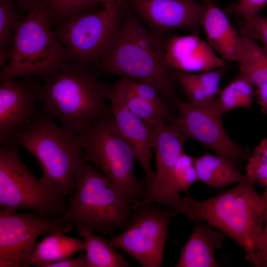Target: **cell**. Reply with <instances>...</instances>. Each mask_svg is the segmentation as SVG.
Listing matches in <instances>:
<instances>
[{
  "label": "cell",
  "mask_w": 267,
  "mask_h": 267,
  "mask_svg": "<svg viewBox=\"0 0 267 267\" xmlns=\"http://www.w3.org/2000/svg\"><path fill=\"white\" fill-rule=\"evenodd\" d=\"M117 82L129 91L149 102L160 110L169 124L174 123L176 117L170 112L158 90L152 85L142 81L120 78Z\"/></svg>",
  "instance_id": "cell-28"
},
{
  "label": "cell",
  "mask_w": 267,
  "mask_h": 267,
  "mask_svg": "<svg viewBox=\"0 0 267 267\" xmlns=\"http://www.w3.org/2000/svg\"><path fill=\"white\" fill-rule=\"evenodd\" d=\"M237 62L240 74L255 87L267 83V52L246 35L241 34Z\"/></svg>",
  "instance_id": "cell-22"
},
{
  "label": "cell",
  "mask_w": 267,
  "mask_h": 267,
  "mask_svg": "<svg viewBox=\"0 0 267 267\" xmlns=\"http://www.w3.org/2000/svg\"><path fill=\"white\" fill-rule=\"evenodd\" d=\"M175 106L178 113L175 123L188 138L236 164L248 160L249 150L230 139L223 128L222 116L214 108L198 106L178 98Z\"/></svg>",
  "instance_id": "cell-12"
},
{
  "label": "cell",
  "mask_w": 267,
  "mask_h": 267,
  "mask_svg": "<svg viewBox=\"0 0 267 267\" xmlns=\"http://www.w3.org/2000/svg\"><path fill=\"white\" fill-rule=\"evenodd\" d=\"M198 181L197 175L194 163V158L183 151L176 165L173 175V186L175 193L180 196L181 191L189 194L190 186Z\"/></svg>",
  "instance_id": "cell-30"
},
{
  "label": "cell",
  "mask_w": 267,
  "mask_h": 267,
  "mask_svg": "<svg viewBox=\"0 0 267 267\" xmlns=\"http://www.w3.org/2000/svg\"><path fill=\"white\" fill-rule=\"evenodd\" d=\"M267 6V0H239L230 11L240 15L243 19L254 18Z\"/></svg>",
  "instance_id": "cell-34"
},
{
  "label": "cell",
  "mask_w": 267,
  "mask_h": 267,
  "mask_svg": "<svg viewBox=\"0 0 267 267\" xmlns=\"http://www.w3.org/2000/svg\"><path fill=\"white\" fill-rule=\"evenodd\" d=\"M105 97L110 101L111 112L120 131L133 147L137 161L143 170L148 193L155 175L152 170L151 159L158 130L133 113L114 97L105 95Z\"/></svg>",
  "instance_id": "cell-17"
},
{
  "label": "cell",
  "mask_w": 267,
  "mask_h": 267,
  "mask_svg": "<svg viewBox=\"0 0 267 267\" xmlns=\"http://www.w3.org/2000/svg\"><path fill=\"white\" fill-rule=\"evenodd\" d=\"M198 181L214 188H222L238 183L244 178L233 161L218 155L204 153L194 158Z\"/></svg>",
  "instance_id": "cell-20"
},
{
  "label": "cell",
  "mask_w": 267,
  "mask_h": 267,
  "mask_svg": "<svg viewBox=\"0 0 267 267\" xmlns=\"http://www.w3.org/2000/svg\"><path fill=\"white\" fill-rule=\"evenodd\" d=\"M193 230L181 249L177 267H219L215 251L223 244L224 234L207 223L195 222Z\"/></svg>",
  "instance_id": "cell-18"
},
{
  "label": "cell",
  "mask_w": 267,
  "mask_h": 267,
  "mask_svg": "<svg viewBox=\"0 0 267 267\" xmlns=\"http://www.w3.org/2000/svg\"><path fill=\"white\" fill-rule=\"evenodd\" d=\"M252 265L256 267H267V207L262 235Z\"/></svg>",
  "instance_id": "cell-35"
},
{
  "label": "cell",
  "mask_w": 267,
  "mask_h": 267,
  "mask_svg": "<svg viewBox=\"0 0 267 267\" xmlns=\"http://www.w3.org/2000/svg\"><path fill=\"white\" fill-rule=\"evenodd\" d=\"M133 11L160 37L176 30L199 35L206 3L194 0H130Z\"/></svg>",
  "instance_id": "cell-15"
},
{
  "label": "cell",
  "mask_w": 267,
  "mask_h": 267,
  "mask_svg": "<svg viewBox=\"0 0 267 267\" xmlns=\"http://www.w3.org/2000/svg\"><path fill=\"white\" fill-rule=\"evenodd\" d=\"M67 216L77 230L111 235L131 222L132 208L109 179L86 160L75 176Z\"/></svg>",
  "instance_id": "cell-7"
},
{
  "label": "cell",
  "mask_w": 267,
  "mask_h": 267,
  "mask_svg": "<svg viewBox=\"0 0 267 267\" xmlns=\"http://www.w3.org/2000/svg\"><path fill=\"white\" fill-rule=\"evenodd\" d=\"M84 238L87 267H127L130 266L122 254L102 236H97L85 228L77 230Z\"/></svg>",
  "instance_id": "cell-23"
},
{
  "label": "cell",
  "mask_w": 267,
  "mask_h": 267,
  "mask_svg": "<svg viewBox=\"0 0 267 267\" xmlns=\"http://www.w3.org/2000/svg\"><path fill=\"white\" fill-rule=\"evenodd\" d=\"M125 0H117V1L119 2H124Z\"/></svg>",
  "instance_id": "cell-42"
},
{
  "label": "cell",
  "mask_w": 267,
  "mask_h": 267,
  "mask_svg": "<svg viewBox=\"0 0 267 267\" xmlns=\"http://www.w3.org/2000/svg\"><path fill=\"white\" fill-rule=\"evenodd\" d=\"M254 86L239 73L219 92L215 103L216 110L222 115L239 108H249L255 94Z\"/></svg>",
  "instance_id": "cell-25"
},
{
  "label": "cell",
  "mask_w": 267,
  "mask_h": 267,
  "mask_svg": "<svg viewBox=\"0 0 267 267\" xmlns=\"http://www.w3.org/2000/svg\"><path fill=\"white\" fill-rule=\"evenodd\" d=\"M38 99L42 110L77 135L111 113L97 72L73 62L64 64L55 75L44 81Z\"/></svg>",
  "instance_id": "cell-3"
},
{
  "label": "cell",
  "mask_w": 267,
  "mask_h": 267,
  "mask_svg": "<svg viewBox=\"0 0 267 267\" xmlns=\"http://www.w3.org/2000/svg\"><path fill=\"white\" fill-rule=\"evenodd\" d=\"M244 175L235 186L211 198L182 197V215L194 222H206L234 240L251 265L262 235L267 202Z\"/></svg>",
  "instance_id": "cell-1"
},
{
  "label": "cell",
  "mask_w": 267,
  "mask_h": 267,
  "mask_svg": "<svg viewBox=\"0 0 267 267\" xmlns=\"http://www.w3.org/2000/svg\"><path fill=\"white\" fill-rule=\"evenodd\" d=\"M123 2L71 16L55 26L54 31L69 52L71 61L98 67L120 34Z\"/></svg>",
  "instance_id": "cell-8"
},
{
  "label": "cell",
  "mask_w": 267,
  "mask_h": 267,
  "mask_svg": "<svg viewBox=\"0 0 267 267\" xmlns=\"http://www.w3.org/2000/svg\"><path fill=\"white\" fill-rule=\"evenodd\" d=\"M53 26L68 18L81 13L101 9L95 0H44Z\"/></svg>",
  "instance_id": "cell-27"
},
{
  "label": "cell",
  "mask_w": 267,
  "mask_h": 267,
  "mask_svg": "<svg viewBox=\"0 0 267 267\" xmlns=\"http://www.w3.org/2000/svg\"><path fill=\"white\" fill-rule=\"evenodd\" d=\"M14 0H0V66L9 61L17 28L24 16L20 15Z\"/></svg>",
  "instance_id": "cell-26"
},
{
  "label": "cell",
  "mask_w": 267,
  "mask_h": 267,
  "mask_svg": "<svg viewBox=\"0 0 267 267\" xmlns=\"http://www.w3.org/2000/svg\"><path fill=\"white\" fill-rule=\"evenodd\" d=\"M176 80L183 89L192 104L202 107L215 108L216 99L211 97L194 79L192 73L173 72Z\"/></svg>",
  "instance_id": "cell-31"
},
{
  "label": "cell",
  "mask_w": 267,
  "mask_h": 267,
  "mask_svg": "<svg viewBox=\"0 0 267 267\" xmlns=\"http://www.w3.org/2000/svg\"><path fill=\"white\" fill-rule=\"evenodd\" d=\"M245 177L255 184H267V137L263 138L254 148L247 160Z\"/></svg>",
  "instance_id": "cell-29"
},
{
  "label": "cell",
  "mask_w": 267,
  "mask_h": 267,
  "mask_svg": "<svg viewBox=\"0 0 267 267\" xmlns=\"http://www.w3.org/2000/svg\"><path fill=\"white\" fill-rule=\"evenodd\" d=\"M15 144L37 159L43 172L40 180L50 192L64 199L72 195L76 173L87 160L78 135L58 126L41 109Z\"/></svg>",
  "instance_id": "cell-4"
},
{
  "label": "cell",
  "mask_w": 267,
  "mask_h": 267,
  "mask_svg": "<svg viewBox=\"0 0 267 267\" xmlns=\"http://www.w3.org/2000/svg\"><path fill=\"white\" fill-rule=\"evenodd\" d=\"M205 3L209 2H213L214 0H203Z\"/></svg>",
  "instance_id": "cell-41"
},
{
  "label": "cell",
  "mask_w": 267,
  "mask_h": 267,
  "mask_svg": "<svg viewBox=\"0 0 267 267\" xmlns=\"http://www.w3.org/2000/svg\"><path fill=\"white\" fill-rule=\"evenodd\" d=\"M104 84L105 96L114 97L134 115L156 130L169 124L164 115L149 102L129 91L117 82Z\"/></svg>",
  "instance_id": "cell-24"
},
{
  "label": "cell",
  "mask_w": 267,
  "mask_h": 267,
  "mask_svg": "<svg viewBox=\"0 0 267 267\" xmlns=\"http://www.w3.org/2000/svg\"><path fill=\"white\" fill-rule=\"evenodd\" d=\"M102 7L109 6L116 3L117 0H95Z\"/></svg>",
  "instance_id": "cell-39"
},
{
  "label": "cell",
  "mask_w": 267,
  "mask_h": 267,
  "mask_svg": "<svg viewBox=\"0 0 267 267\" xmlns=\"http://www.w3.org/2000/svg\"><path fill=\"white\" fill-rule=\"evenodd\" d=\"M32 77L7 79L0 85V143L15 144L18 136L27 130L38 109L36 102L41 87Z\"/></svg>",
  "instance_id": "cell-13"
},
{
  "label": "cell",
  "mask_w": 267,
  "mask_h": 267,
  "mask_svg": "<svg viewBox=\"0 0 267 267\" xmlns=\"http://www.w3.org/2000/svg\"><path fill=\"white\" fill-rule=\"evenodd\" d=\"M265 187V190L263 193H262V194L264 199L267 202V184Z\"/></svg>",
  "instance_id": "cell-40"
},
{
  "label": "cell",
  "mask_w": 267,
  "mask_h": 267,
  "mask_svg": "<svg viewBox=\"0 0 267 267\" xmlns=\"http://www.w3.org/2000/svg\"><path fill=\"white\" fill-rule=\"evenodd\" d=\"M189 138L176 124H166L156 133L154 150L156 171L152 186L139 203H157L171 207L182 215V197L175 192L173 175L177 161Z\"/></svg>",
  "instance_id": "cell-14"
},
{
  "label": "cell",
  "mask_w": 267,
  "mask_h": 267,
  "mask_svg": "<svg viewBox=\"0 0 267 267\" xmlns=\"http://www.w3.org/2000/svg\"><path fill=\"white\" fill-rule=\"evenodd\" d=\"M178 213L157 203H138L132 208L129 226L109 241L143 267H161L169 224Z\"/></svg>",
  "instance_id": "cell-10"
},
{
  "label": "cell",
  "mask_w": 267,
  "mask_h": 267,
  "mask_svg": "<svg viewBox=\"0 0 267 267\" xmlns=\"http://www.w3.org/2000/svg\"><path fill=\"white\" fill-rule=\"evenodd\" d=\"M208 43L223 59L237 61L241 35L231 25L226 14L213 2L206 3L202 22Z\"/></svg>",
  "instance_id": "cell-19"
},
{
  "label": "cell",
  "mask_w": 267,
  "mask_h": 267,
  "mask_svg": "<svg viewBox=\"0 0 267 267\" xmlns=\"http://www.w3.org/2000/svg\"><path fill=\"white\" fill-rule=\"evenodd\" d=\"M254 95L262 112L267 114V83L256 87Z\"/></svg>",
  "instance_id": "cell-37"
},
{
  "label": "cell",
  "mask_w": 267,
  "mask_h": 267,
  "mask_svg": "<svg viewBox=\"0 0 267 267\" xmlns=\"http://www.w3.org/2000/svg\"><path fill=\"white\" fill-rule=\"evenodd\" d=\"M78 139L87 160L109 179L131 208L146 198L145 181L137 179L134 174L135 151L120 131L112 112L94 121Z\"/></svg>",
  "instance_id": "cell-6"
},
{
  "label": "cell",
  "mask_w": 267,
  "mask_h": 267,
  "mask_svg": "<svg viewBox=\"0 0 267 267\" xmlns=\"http://www.w3.org/2000/svg\"><path fill=\"white\" fill-rule=\"evenodd\" d=\"M225 67L198 72L192 75L205 91L211 97L216 99L219 93V86Z\"/></svg>",
  "instance_id": "cell-33"
},
{
  "label": "cell",
  "mask_w": 267,
  "mask_h": 267,
  "mask_svg": "<svg viewBox=\"0 0 267 267\" xmlns=\"http://www.w3.org/2000/svg\"><path fill=\"white\" fill-rule=\"evenodd\" d=\"M45 267H87L85 253L78 258H67L46 265Z\"/></svg>",
  "instance_id": "cell-36"
},
{
  "label": "cell",
  "mask_w": 267,
  "mask_h": 267,
  "mask_svg": "<svg viewBox=\"0 0 267 267\" xmlns=\"http://www.w3.org/2000/svg\"><path fill=\"white\" fill-rule=\"evenodd\" d=\"M165 60L171 69L198 73L225 66V60L199 35L175 36L165 44Z\"/></svg>",
  "instance_id": "cell-16"
},
{
  "label": "cell",
  "mask_w": 267,
  "mask_h": 267,
  "mask_svg": "<svg viewBox=\"0 0 267 267\" xmlns=\"http://www.w3.org/2000/svg\"><path fill=\"white\" fill-rule=\"evenodd\" d=\"M241 34L260 41L263 48L267 52V15H260L248 19H243L239 23Z\"/></svg>",
  "instance_id": "cell-32"
},
{
  "label": "cell",
  "mask_w": 267,
  "mask_h": 267,
  "mask_svg": "<svg viewBox=\"0 0 267 267\" xmlns=\"http://www.w3.org/2000/svg\"><path fill=\"white\" fill-rule=\"evenodd\" d=\"M52 26L44 0H36L17 28L9 60L0 73V82L33 76L44 81L71 61Z\"/></svg>",
  "instance_id": "cell-5"
},
{
  "label": "cell",
  "mask_w": 267,
  "mask_h": 267,
  "mask_svg": "<svg viewBox=\"0 0 267 267\" xmlns=\"http://www.w3.org/2000/svg\"><path fill=\"white\" fill-rule=\"evenodd\" d=\"M165 44L133 12L124 11L118 38L98 71L148 83L166 103L175 106L176 80L165 60Z\"/></svg>",
  "instance_id": "cell-2"
},
{
  "label": "cell",
  "mask_w": 267,
  "mask_h": 267,
  "mask_svg": "<svg viewBox=\"0 0 267 267\" xmlns=\"http://www.w3.org/2000/svg\"><path fill=\"white\" fill-rule=\"evenodd\" d=\"M74 227L68 217H50L35 212L18 213L0 210V267L30 266L38 238Z\"/></svg>",
  "instance_id": "cell-11"
},
{
  "label": "cell",
  "mask_w": 267,
  "mask_h": 267,
  "mask_svg": "<svg viewBox=\"0 0 267 267\" xmlns=\"http://www.w3.org/2000/svg\"><path fill=\"white\" fill-rule=\"evenodd\" d=\"M17 7L22 12L29 11L34 6L36 0H14Z\"/></svg>",
  "instance_id": "cell-38"
},
{
  "label": "cell",
  "mask_w": 267,
  "mask_h": 267,
  "mask_svg": "<svg viewBox=\"0 0 267 267\" xmlns=\"http://www.w3.org/2000/svg\"><path fill=\"white\" fill-rule=\"evenodd\" d=\"M16 144L0 147V209H24L50 217L67 216L66 200L50 192L26 167Z\"/></svg>",
  "instance_id": "cell-9"
},
{
  "label": "cell",
  "mask_w": 267,
  "mask_h": 267,
  "mask_svg": "<svg viewBox=\"0 0 267 267\" xmlns=\"http://www.w3.org/2000/svg\"><path fill=\"white\" fill-rule=\"evenodd\" d=\"M84 250V242L80 239L60 231L51 232L37 243L31 255L29 265L45 267L49 263L70 257Z\"/></svg>",
  "instance_id": "cell-21"
}]
</instances>
